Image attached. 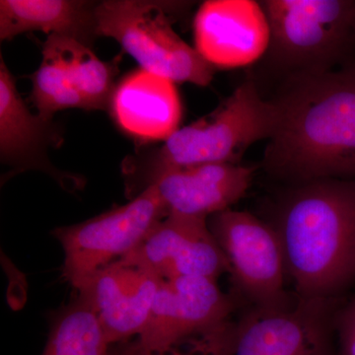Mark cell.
Instances as JSON below:
<instances>
[{
    "label": "cell",
    "mask_w": 355,
    "mask_h": 355,
    "mask_svg": "<svg viewBox=\"0 0 355 355\" xmlns=\"http://www.w3.org/2000/svg\"><path fill=\"white\" fill-rule=\"evenodd\" d=\"M270 31L268 49L248 78L277 88L328 73L355 60V0L259 1Z\"/></svg>",
    "instance_id": "4"
},
{
    "label": "cell",
    "mask_w": 355,
    "mask_h": 355,
    "mask_svg": "<svg viewBox=\"0 0 355 355\" xmlns=\"http://www.w3.org/2000/svg\"><path fill=\"white\" fill-rule=\"evenodd\" d=\"M169 210L155 186L121 207L51 235L64 253L62 277L76 288L86 277L133 251Z\"/></svg>",
    "instance_id": "7"
},
{
    "label": "cell",
    "mask_w": 355,
    "mask_h": 355,
    "mask_svg": "<svg viewBox=\"0 0 355 355\" xmlns=\"http://www.w3.org/2000/svg\"><path fill=\"white\" fill-rule=\"evenodd\" d=\"M354 28H355V20H354Z\"/></svg>",
    "instance_id": "22"
},
{
    "label": "cell",
    "mask_w": 355,
    "mask_h": 355,
    "mask_svg": "<svg viewBox=\"0 0 355 355\" xmlns=\"http://www.w3.org/2000/svg\"><path fill=\"white\" fill-rule=\"evenodd\" d=\"M345 298L296 297L282 309L249 308L236 322L233 355H340L336 318Z\"/></svg>",
    "instance_id": "8"
},
{
    "label": "cell",
    "mask_w": 355,
    "mask_h": 355,
    "mask_svg": "<svg viewBox=\"0 0 355 355\" xmlns=\"http://www.w3.org/2000/svg\"><path fill=\"white\" fill-rule=\"evenodd\" d=\"M190 2L105 0L96 9L98 37L118 42L139 69L175 83L207 86L216 69L173 28Z\"/></svg>",
    "instance_id": "5"
},
{
    "label": "cell",
    "mask_w": 355,
    "mask_h": 355,
    "mask_svg": "<svg viewBox=\"0 0 355 355\" xmlns=\"http://www.w3.org/2000/svg\"><path fill=\"white\" fill-rule=\"evenodd\" d=\"M272 99L279 121L263 170L287 186L355 179V60L280 86Z\"/></svg>",
    "instance_id": "1"
},
{
    "label": "cell",
    "mask_w": 355,
    "mask_h": 355,
    "mask_svg": "<svg viewBox=\"0 0 355 355\" xmlns=\"http://www.w3.org/2000/svg\"><path fill=\"white\" fill-rule=\"evenodd\" d=\"M31 79L32 101L38 114L46 120H53L58 112L64 110H86L83 96L72 83L60 53L48 39L43 46V60Z\"/></svg>",
    "instance_id": "19"
},
{
    "label": "cell",
    "mask_w": 355,
    "mask_h": 355,
    "mask_svg": "<svg viewBox=\"0 0 355 355\" xmlns=\"http://www.w3.org/2000/svg\"><path fill=\"white\" fill-rule=\"evenodd\" d=\"M97 6L85 0H1L0 39L10 41L24 33L41 31L92 48L98 37Z\"/></svg>",
    "instance_id": "16"
},
{
    "label": "cell",
    "mask_w": 355,
    "mask_h": 355,
    "mask_svg": "<svg viewBox=\"0 0 355 355\" xmlns=\"http://www.w3.org/2000/svg\"><path fill=\"white\" fill-rule=\"evenodd\" d=\"M195 48L214 69L254 65L268 49L270 31L259 1L209 0L193 20Z\"/></svg>",
    "instance_id": "12"
},
{
    "label": "cell",
    "mask_w": 355,
    "mask_h": 355,
    "mask_svg": "<svg viewBox=\"0 0 355 355\" xmlns=\"http://www.w3.org/2000/svg\"><path fill=\"white\" fill-rule=\"evenodd\" d=\"M108 111L121 132L146 144L176 132L182 105L176 83L139 69L116 84Z\"/></svg>",
    "instance_id": "14"
},
{
    "label": "cell",
    "mask_w": 355,
    "mask_h": 355,
    "mask_svg": "<svg viewBox=\"0 0 355 355\" xmlns=\"http://www.w3.org/2000/svg\"><path fill=\"white\" fill-rule=\"evenodd\" d=\"M209 227L227 259L235 295L260 310L282 309L297 296L286 288V259L270 223L229 209L210 216Z\"/></svg>",
    "instance_id": "6"
},
{
    "label": "cell",
    "mask_w": 355,
    "mask_h": 355,
    "mask_svg": "<svg viewBox=\"0 0 355 355\" xmlns=\"http://www.w3.org/2000/svg\"><path fill=\"white\" fill-rule=\"evenodd\" d=\"M279 121L277 106L247 78L214 112L178 128L161 146L123 162L127 195L139 196L173 170L216 163L241 164L250 146L272 139Z\"/></svg>",
    "instance_id": "3"
},
{
    "label": "cell",
    "mask_w": 355,
    "mask_h": 355,
    "mask_svg": "<svg viewBox=\"0 0 355 355\" xmlns=\"http://www.w3.org/2000/svg\"><path fill=\"white\" fill-rule=\"evenodd\" d=\"M270 224L297 297H347L355 286V179L288 186Z\"/></svg>",
    "instance_id": "2"
},
{
    "label": "cell",
    "mask_w": 355,
    "mask_h": 355,
    "mask_svg": "<svg viewBox=\"0 0 355 355\" xmlns=\"http://www.w3.org/2000/svg\"><path fill=\"white\" fill-rule=\"evenodd\" d=\"M121 260L142 266L163 280L200 277L217 280L229 273L227 259L207 218L169 214Z\"/></svg>",
    "instance_id": "10"
},
{
    "label": "cell",
    "mask_w": 355,
    "mask_h": 355,
    "mask_svg": "<svg viewBox=\"0 0 355 355\" xmlns=\"http://www.w3.org/2000/svg\"><path fill=\"white\" fill-rule=\"evenodd\" d=\"M163 282L150 270L120 259L89 275L76 289L113 345L142 333Z\"/></svg>",
    "instance_id": "11"
},
{
    "label": "cell",
    "mask_w": 355,
    "mask_h": 355,
    "mask_svg": "<svg viewBox=\"0 0 355 355\" xmlns=\"http://www.w3.org/2000/svg\"><path fill=\"white\" fill-rule=\"evenodd\" d=\"M49 41L60 53L86 110H109L116 83L118 65L96 57L92 49L76 40L51 35Z\"/></svg>",
    "instance_id": "17"
},
{
    "label": "cell",
    "mask_w": 355,
    "mask_h": 355,
    "mask_svg": "<svg viewBox=\"0 0 355 355\" xmlns=\"http://www.w3.org/2000/svg\"><path fill=\"white\" fill-rule=\"evenodd\" d=\"M340 355H355V294L343 299L336 318Z\"/></svg>",
    "instance_id": "21"
},
{
    "label": "cell",
    "mask_w": 355,
    "mask_h": 355,
    "mask_svg": "<svg viewBox=\"0 0 355 355\" xmlns=\"http://www.w3.org/2000/svg\"><path fill=\"white\" fill-rule=\"evenodd\" d=\"M254 171L253 166L205 164L166 173L153 186L169 214L209 218L246 195Z\"/></svg>",
    "instance_id": "15"
},
{
    "label": "cell",
    "mask_w": 355,
    "mask_h": 355,
    "mask_svg": "<svg viewBox=\"0 0 355 355\" xmlns=\"http://www.w3.org/2000/svg\"><path fill=\"white\" fill-rule=\"evenodd\" d=\"M235 338L236 322L229 320L212 330L191 338L188 350H180L177 347L167 352H153L133 342L110 349L109 355H233Z\"/></svg>",
    "instance_id": "20"
},
{
    "label": "cell",
    "mask_w": 355,
    "mask_h": 355,
    "mask_svg": "<svg viewBox=\"0 0 355 355\" xmlns=\"http://www.w3.org/2000/svg\"><path fill=\"white\" fill-rule=\"evenodd\" d=\"M236 305L235 296L224 293L217 280L200 277L164 280L135 343L149 352H169L229 321Z\"/></svg>",
    "instance_id": "9"
},
{
    "label": "cell",
    "mask_w": 355,
    "mask_h": 355,
    "mask_svg": "<svg viewBox=\"0 0 355 355\" xmlns=\"http://www.w3.org/2000/svg\"><path fill=\"white\" fill-rule=\"evenodd\" d=\"M60 137L53 120L30 112L16 87L15 78L0 58V158L15 171L40 170L51 175L67 191L83 186L73 175L51 164L48 149Z\"/></svg>",
    "instance_id": "13"
},
{
    "label": "cell",
    "mask_w": 355,
    "mask_h": 355,
    "mask_svg": "<svg viewBox=\"0 0 355 355\" xmlns=\"http://www.w3.org/2000/svg\"><path fill=\"white\" fill-rule=\"evenodd\" d=\"M110 345L94 310L78 294L53 317L43 355H109Z\"/></svg>",
    "instance_id": "18"
}]
</instances>
